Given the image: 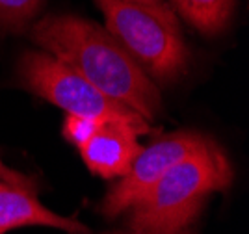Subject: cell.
Here are the masks:
<instances>
[{
	"mask_svg": "<svg viewBox=\"0 0 249 234\" xmlns=\"http://www.w3.org/2000/svg\"><path fill=\"white\" fill-rule=\"evenodd\" d=\"M43 52L62 60L99 91L151 123L162 110L156 84L106 28L74 15H47L30 30Z\"/></svg>",
	"mask_w": 249,
	"mask_h": 234,
	"instance_id": "obj_1",
	"label": "cell"
},
{
	"mask_svg": "<svg viewBox=\"0 0 249 234\" xmlns=\"http://www.w3.org/2000/svg\"><path fill=\"white\" fill-rule=\"evenodd\" d=\"M232 167L218 143L208 140L171 165L130 210L134 234H178L196 219L212 192L227 190Z\"/></svg>",
	"mask_w": 249,
	"mask_h": 234,
	"instance_id": "obj_2",
	"label": "cell"
},
{
	"mask_svg": "<svg viewBox=\"0 0 249 234\" xmlns=\"http://www.w3.org/2000/svg\"><path fill=\"white\" fill-rule=\"evenodd\" d=\"M106 30L153 82L177 80L190 52L177 15L167 2L95 0Z\"/></svg>",
	"mask_w": 249,
	"mask_h": 234,
	"instance_id": "obj_3",
	"label": "cell"
},
{
	"mask_svg": "<svg viewBox=\"0 0 249 234\" xmlns=\"http://www.w3.org/2000/svg\"><path fill=\"white\" fill-rule=\"evenodd\" d=\"M19 78L32 93L71 115L124 125L130 126L138 136L151 130L149 123L142 115L99 91L73 67L51 56L49 52H24L19 60Z\"/></svg>",
	"mask_w": 249,
	"mask_h": 234,
	"instance_id": "obj_4",
	"label": "cell"
},
{
	"mask_svg": "<svg viewBox=\"0 0 249 234\" xmlns=\"http://www.w3.org/2000/svg\"><path fill=\"white\" fill-rule=\"evenodd\" d=\"M210 138L199 132H175L164 136L149 147H142L130 169L112 186L103 203V212L108 217L126 212L145 194L171 165L203 147Z\"/></svg>",
	"mask_w": 249,
	"mask_h": 234,
	"instance_id": "obj_5",
	"label": "cell"
},
{
	"mask_svg": "<svg viewBox=\"0 0 249 234\" xmlns=\"http://www.w3.org/2000/svg\"><path fill=\"white\" fill-rule=\"evenodd\" d=\"M78 151L91 173L103 179H121L130 169L142 145L130 126L103 123L97 134Z\"/></svg>",
	"mask_w": 249,
	"mask_h": 234,
	"instance_id": "obj_6",
	"label": "cell"
},
{
	"mask_svg": "<svg viewBox=\"0 0 249 234\" xmlns=\"http://www.w3.org/2000/svg\"><path fill=\"white\" fill-rule=\"evenodd\" d=\"M52 227L71 234H86L88 229L73 217H65L43 206L36 195L22 188L0 182V234L19 227Z\"/></svg>",
	"mask_w": 249,
	"mask_h": 234,
	"instance_id": "obj_7",
	"label": "cell"
},
{
	"mask_svg": "<svg viewBox=\"0 0 249 234\" xmlns=\"http://www.w3.org/2000/svg\"><path fill=\"white\" fill-rule=\"evenodd\" d=\"M236 0H173L184 19L205 36L225 30L234 11Z\"/></svg>",
	"mask_w": 249,
	"mask_h": 234,
	"instance_id": "obj_8",
	"label": "cell"
},
{
	"mask_svg": "<svg viewBox=\"0 0 249 234\" xmlns=\"http://www.w3.org/2000/svg\"><path fill=\"white\" fill-rule=\"evenodd\" d=\"M43 0H0V26L21 30L41 8Z\"/></svg>",
	"mask_w": 249,
	"mask_h": 234,
	"instance_id": "obj_9",
	"label": "cell"
},
{
	"mask_svg": "<svg viewBox=\"0 0 249 234\" xmlns=\"http://www.w3.org/2000/svg\"><path fill=\"white\" fill-rule=\"evenodd\" d=\"M104 121L93 119V117H84V115H71L67 113L65 123H63L62 132L67 142H71L74 147H82L86 142H89L93 138L97 130L101 128Z\"/></svg>",
	"mask_w": 249,
	"mask_h": 234,
	"instance_id": "obj_10",
	"label": "cell"
},
{
	"mask_svg": "<svg viewBox=\"0 0 249 234\" xmlns=\"http://www.w3.org/2000/svg\"><path fill=\"white\" fill-rule=\"evenodd\" d=\"M0 182L11 184V186H17V188H22V190H26V192L36 194V182L32 180L30 177L10 169L2 160H0Z\"/></svg>",
	"mask_w": 249,
	"mask_h": 234,
	"instance_id": "obj_11",
	"label": "cell"
},
{
	"mask_svg": "<svg viewBox=\"0 0 249 234\" xmlns=\"http://www.w3.org/2000/svg\"><path fill=\"white\" fill-rule=\"evenodd\" d=\"M128 2H166V0H128Z\"/></svg>",
	"mask_w": 249,
	"mask_h": 234,
	"instance_id": "obj_12",
	"label": "cell"
}]
</instances>
